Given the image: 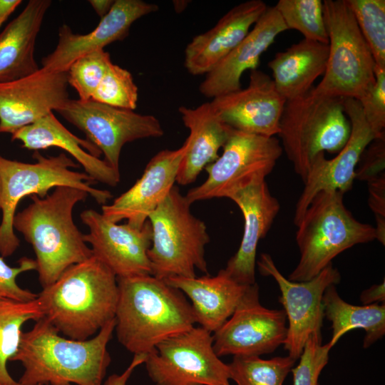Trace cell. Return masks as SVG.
Listing matches in <instances>:
<instances>
[{
	"mask_svg": "<svg viewBox=\"0 0 385 385\" xmlns=\"http://www.w3.org/2000/svg\"><path fill=\"white\" fill-rule=\"evenodd\" d=\"M174 2L175 3H173V4L175 10L178 13L183 11L185 9V8L187 6L188 3V1H175Z\"/></svg>",
	"mask_w": 385,
	"mask_h": 385,
	"instance_id": "45",
	"label": "cell"
},
{
	"mask_svg": "<svg viewBox=\"0 0 385 385\" xmlns=\"http://www.w3.org/2000/svg\"><path fill=\"white\" fill-rule=\"evenodd\" d=\"M80 216L89 230L83 235L84 241L90 244L93 255L117 278L152 275L148 257L152 239L148 220L141 228H135L111 222L93 209L83 211Z\"/></svg>",
	"mask_w": 385,
	"mask_h": 385,
	"instance_id": "16",
	"label": "cell"
},
{
	"mask_svg": "<svg viewBox=\"0 0 385 385\" xmlns=\"http://www.w3.org/2000/svg\"><path fill=\"white\" fill-rule=\"evenodd\" d=\"M117 280L115 332L133 354H148L161 342L195 327L190 302L165 280L151 274Z\"/></svg>",
	"mask_w": 385,
	"mask_h": 385,
	"instance_id": "3",
	"label": "cell"
},
{
	"mask_svg": "<svg viewBox=\"0 0 385 385\" xmlns=\"http://www.w3.org/2000/svg\"><path fill=\"white\" fill-rule=\"evenodd\" d=\"M163 280L190 299L196 323L210 333L220 329L232 315L249 286L237 282L223 269L215 276L176 277Z\"/></svg>",
	"mask_w": 385,
	"mask_h": 385,
	"instance_id": "25",
	"label": "cell"
},
{
	"mask_svg": "<svg viewBox=\"0 0 385 385\" xmlns=\"http://www.w3.org/2000/svg\"><path fill=\"white\" fill-rule=\"evenodd\" d=\"M344 107L351 123L349 138L335 158L327 159L325 153H320L312 161L303 183L304 187L296 202L295 225L320 191H339L344 194L352 188L361 154L374 139L382 135H378L369 125L357 100L344 98Z\"/></svg>",
	"mask_w": 385,
	"mask_h": 385,
	"instance_id": "15",
	"label": "cell"
},
{
	"mask_svg": "<svg viewBox=\"0 0 385 385\" xmlns=\"http://www.w3.org/2000/svg\"><path fill=\"white\" fill-rule=\"evenodd\" d=\"M223 151L205 169L207 178L188 190L185 197L195 202L230 197L240 190L265 180L282 154L275 137H266L232 129Z\"/></svg>",
	"mask_w": 385,
	"mask_h": 385,
	"instance_id": "10",
	"label": "cell"
},
{
	"mask_svg": "<svg viewBox=\"0 0 385 385\" xmlns=\"http://www.w3.org/2000/svg\"><path fill=\"white\" fill-rule=\"evenodd\" d=\"M190 145L188 137L175 150H163L148 163L142 176L111 204L102 205V215L108 220L141 228L150 213L164 200L175 185L180 164Z\"/></svg>",
	"mask_w": 385,
	"mask_h": 385,
	"instance_id": "19",
	"label": "cell"
},
{
	"mask_svg": "<svg viewBox=\"0 0 385 385\" xmlns=\"http://www.w3.org/2000/svg\"><path fill=\"white\" fill-rule=\"evenodd\" d=\"M360 300L363 305L384 303L385 302V282L384 280L379 284H374L369 289L364 290L360 295Z\"/></svg>",
	"mask_w": 385,
	"mask_h": 385,
	"instance_id": "42",
	"label": "cell"
},
{
	"mask_svg": "<svg viewBox=\"0 0 385 385\" xmlns=\"http://www.w3.org/2000/svg\"><path fill=\"white\" fill-rule=\"evenodd\" d=\"M185 195L174 185L148 217L152 230L148 257L153 276L195 277L196 270L209 274L205 247L210 242L205 223L190 211Z\"/></svg>",
	"mask_w": 385,
	"mask_h": 385,
	"instance_id": "8",
	"label": "cell"
},
{
	"mask_svg": "<svg viewBox=\"0 0 385 385\" xmlns=\"http://www.w3.org/2000/svg\"><path fill=\"white\" fill-rule=\"evenodd\" d=\"M41 317L37 299L19 302L0 298V385H20L9 374L7 364L17 351L23 326Z\"/></svg>",
	"mask_w": 385,
	"mask_h": 385,
	"instance_id": "30",
	"label": "cell"
},
{
	"mask_svg": "<svg viewBox=\"0 0 385 385\" xmlns=\"http://www.w3.org/2000/svg\"><path fill=\"white\" fill-rule=\"evenodd\" d=\"M1 178H0V206H1Z\"/></svg>",
	"mask_w": 385,
	"mask_h": 385,
	"instance_id": "46",
	"label": "cell"
},
{
	"mask_svg": "<svg viewBox=\"0 0 385 385\" xmlns=\"http://www.w3.org/2000/svg\"><path fill=\"white\" fill-rule=\"evenodd\" d=\"M146 355V354H134L129 366L121 374H112L109 376L103 385H126L128 379L135 368L144 364Z\"/></svg>",
	"mask_w": 385,
	"mask_h": 385,
	"instance_id": "41",
	"label": "cell"
},
{
	"mask_svg": "<svg viewBox=\"0 0 385 385\" xmlns=\"http://www.w3.org/2000/svg\"><path fill=\"white\" fill-rule=\"evenodd\" d=\"M138 89L128 70L110 64L91 100L113 107L134 111L137 107Z\"/></svg>",
	"mask_w": 385,
	"mask_h": 385,
	"instance_id": "34",
	"label": "cell"
},
{
	"mask_svg": "<svg viewBox=\"0 0 385 385\" xmlns=\"http://www.w3.org/2000/svg\"><path fill=\"white\" fill-rule=\"evenodd\" d=\"M178 112L190 130V145L176 182L186 185L194 183L201 171L219 157L218 151L227 142L232 128L220 119L210 102L194 108L180 106Z\"/></svg>",
	"mask_w": 385,
	"mask_h": 385,
	"instance_id": "27",
	"label": "cell"
},
{
	"mask_svg": "<svg viewBox=\"0 0 385 385\" xmlns=\"http://www.w3.org/2000/svg\"><path fill=\"white\" fill-rule=\"evenodd\" d=\"M50 0H30L0 33V83L29 76L40 68L34 48Z\"/></svg>",
	"mask_w": 385,
	"mask_h": 385,
	"instance_id": "26",
	"label": "cell"
},
{
	"mask_svg": "<svg viewBox=\"0 0 385 385\" xmlns=\"http://www.w3.org/2000/svg\"><path fill=\"white\" fill-rule=\"evenodd\" d=\"M313 87L286 101L277 134L282 150L303 183L314 157L320 153H338L351 133L344 98L319 94Z\"/></svg>",
	"mask_w": 385,
	"mask_h": 385,
	"instance_id": "6",
	"label": "cell"
},
{
	"mask_svg": "<svg viewBox=\"0 0 385 385\" xmlns=\"http://www.w3.org/2000/svg\"><path fill=\"white\" fill-rule=\"evenodd\" d=\"M295 362L288 355L270 359L237 356L227 365L230 380L236 385H283Z\"/></svg>",
	"mask_w": 385,
	"mask_h": 385,
	"instance_id": "31",
	"label": "cell"
},
{
	"mask_svg": "<svg viewBox=\"0 0 385 385\" xmlns=\"http://www.w3.org/2000/svg\"><path fill=\"white\" fill-rule=\"evenodd\" d=\"M274 6L287 30H297L307 40L329 43L322 1L279 0Z\"/></svg>",
	"mask_w": 385,
	"mask_h": 385,
	"instance_id": "32",
	"label": "cell"
},
{
	"mask_svg": "<svg viewBox=\"0 0 385 385\" xmlns=\"http://www.w3.org/2000/svg\"><path fill=\"white\" fill-rule=\"evenodd\" d=\"M256 265L262 275L273 277L278 284L281 292L279 301L287 320L284 349L288 356L297 360L309 337L322 334L323 294L329 286L339 283L340 273L331 263L309 280L293 282L282 275L267 253L260 255Z\"/></svg>",
	"mask_w": 385,
	"mask_h": 385,
	"instance_id": "13",
	"label": "cell"
},
{
	"mask_svg": "<svg viewBox=\"0 0 385 385\" xmlns=\"http://www.w3.org/2000/svg\"><path fill=\"white\" fill-rule=\"evenodd\" d=\"M88 195L78 188L58 186L45 197L31 195L32 202L14 217V230L33 247L42 287L54 282L71 265L93 255L73 218L75 205Z\"/></svg>",
	"mask_w": 385,
	"mask_h": 385,
	"instance_id": "4",
	"label": "cell"
},
{
	"mask_svg": "<svg viewBox=\"0 0 385 385\" xmlns=\"http://www.w3.org/2000/svg\"><path fill=\"white\" fill-rule=\"evenodd\" d=\"M36 299L42 317L61 335L86 340L115 318L117 277L92 255L67 268Z\"/></svg>",
	"mask_w": 385,
	"mask_h": 385,
	"instance_id": "2",
	"label": "cell"
},
{
	"mask_svg": "<svg viewBox=\"0 0 385 385\" xmlns=\"http://www.w3.org/2000/svg\"><path fill=\"white\" fill-rule=\"evenodd\" d=\"M241 210L244 230L240 247L227 261L225 272L237 282L256 283L255 267L257 245L268 233L280 210V204L262 181L253 184L230 197Z\"/></svg>",
	"mask_w": 385,
	"mask_h": 385,
	"instance_id": "22",
	"label": "cell"
},
{
	"mask_svg": "<svg viewBox=\"0 0 385 385\" xmlns=\"http://www.w3.org/2000/svg\"><path fill=\"white\" fill-rule=\"evenodd\" d=\"M344 193L320 191L296 225L299 262L289 274L293 282L317 276L341 252L376 239L375 227L357 220L344 203Z\"/></svg>",
	"mask_w": 385,
	"mask_h": 385,
	"instance_id": "5",
	"label": "cell"
},
{
	"mask_svg": "<svg viewBox=\"0 0 385 385\" xmlns=\"http://www.w3.org/2000/svg\"><path fill=\"white\" fill-rule=\"evenodd\" d=\"M267 7L261 0L242 2L212 29L193 37L185 49L188 72L194 76L210 72L245 38Z\"/></svg>",
	"mask_w": 385,
	"mask_h": 385,
	"instance_id": "23",
	"label": "cell"
},
{
	"mask_svg": "<svg viewBox=\"0 0 385 385\" xmlns=\"http://www.w3.org/2000/svg\"><path fill=\"white\" fill-rule=\"evenodd\" d=\"M324 317L332 324L333 347L346 332L362 329L365 332L363 347L366 349L385 334V303L356 306L339 295L336 285L329 286L322 297Z\"/></svg>",
	"mask_w": 385,
	"mask_h": 385,
	"instance_id": "29",
	"label": "cell"
},
{
	"mask_svg": "<svg viewBox=\"0 0 385 385\" xmlns=\"http://www.w3.org/2000/svg\"><path fill=\"white\" fill-rule=\"evenodd\" d=\"M11 140L20 141L23 148L35 151L51 147L61 148L74 158L96 182L111 187L120 182L119 171L100 159V150L86 139L71 133L53 113L15 131Z\"/></svg>",
	"mask_w": 385,
	"mask_h": 385,
	"instance_id": "24",
	"label": "cell"
},
{
	"mask_svg": "<svg viewBox=\"0 0 385 385\" xmlns=\"http://www.w3.org/2000/svg\"><path fill=\"white\" fill-rule=\"evenodd\" d=\"M34 163L7 159L0 155L1 183L0 222V255H12L20 245L13 227L19 202L26 196L45 197L51 188L68 186L86 191L98 204L106 205L113 197L110 191L92 187L96 181L85 172L71 168L79 166L65 153L44 156L35 151Z\"/></svg>",
	"mask_w": 385,
	"mask_h": 385,
	"instance_id": "7",
	"label": "cell"
},
{
	"mask_svg": "<svg viewBox=\"0 0 385 385\" xmlns=\"http://www.w3.org/2000/svg\"><path fill=\"white\" fill-rule=\"evenodd\" d=\"M36 269L35 260L24 257L19 260L17 267H11L0 255V298L19 302H29L36 299L37 294L21 287L16 282L19 274Z\"/></svg>",
	"mask_w": 385,
	"mask_h": 385,
	"instance_id": "38",
	"label": "cell"
},
{
	"mask_svg": "<svg viewBox=\"0 0 385 385\" xmlns=\"http://www.w3.org/2000/svg\"><path fill=\"white\" fill-rule=\"evenodd\" d=\"M285 102L272 78L255 69L250 71L245 88L214 98L210 103L220 119L231 128L274 137L279 133Z\"/></svg>",
	"mask_w": 385,
	"mask_h": 385,
	"instance_id": "18",
	"label": "cell"
},
{
	"mask_svg": "<svg viewBox=\"0 0 385 385\" xmlns=\"http://www.w3.org/2000/svg\"><path fill=\"white\" fill-rule=\"evenodd\" d=\"M332 348L329 342L322 344V334L311 335L299 358V364L291 370L293 385H319V375L328 363Z\"/></svg>",
	"mask_w": 385,
	"mask_h": 385,
	"instance_id": "36",
	"label": "cell"
},
{
	"mask_svg": "<svg viewBox=\"0 0 385 385\" xmlns=\"http://www.w3.org/2000/svg\"><path fill=\"white\" fill-rule=\"evenodd\" d=\"M368 183L369 205L373 211L376 225V240L385 244V175L384 173L371 178Z\"/></svg>",
	"mask_w": 385,
	"mask_h": 385,
	"instance_id": "40",
	"label": "cell"
},
{
	"mask_svg": "<svg viewBox=\"0 0 385 385\" xmlns=\"http://www.w3.org/2000/svg\"><path fill=\"white\" fill-rule=\"evenodd\" d=\"M58 112L83 132L97 147L107 164L119 171V160L125 144L164 135L160 120L153 115L113 107L91 99H69Z\"/></svg>",
	"mask_w": 385,
	"mask_h": 385,
	"instance_id": "12",
	"label": "cell"
},
{
	"mask_svg": "<svg viewBox=\"0 0 385 385\" xmlns=\"http://www.w3.org/2000/svg\"></svg>",
	"mask_w": 385,
	"mask_h": 385,
	"instance_id": "47",
	"label": "cell"
},
{
	"mask_svg": "<svg viewBox=\"0 0 385 385\" xmlns=\"http://www.w3.org/2000/svg\"><path fill=\"white\" fill-rule=\"evenodd\" d=\"M287 334L284 311L262 306L255 283L248 286L232 315L214 332L213 349L219 357L260 356L283 344Z\"/></svg>",
	"mask_w": 385,
	"mask_h": 385,
	"instance_id": "14",
	"label": "cell"
},
{
	"mask_svg": "<svg viewBox=\"0 0 385 385\" xmlns=\"http://www.w3.org/2000/svg\"><path fill=\"white\" fill-rule=\"evenodd\" d=\"M115 318L95 336L75 340L61 335L44 318L23 332L11 361L21 364L20 385H103L111 361L107 349Z\"/></svg>",
	"mask_w": 385,
	"mask_h": 385,
	"instance_id": "1",
	"label": "cell"
},
{
	"mask_svg": "<svg viewBox=\"0 0 385 385\" xmlns=\"http://www.w3.org/2000/svg\"><path fill=\"white\" fill-rule=\"evenodd\" d=\"M375 81L358 100L369 125L378 135L385 128V67L375 65Z\"/></svg>",
	"mask_w": 385,
	"mask_h": 385,
	"instance_id": "37",
	"label": "cell"
},
{
	"mask_svg": "<svg viewBox=\"0 0 385 385\" xmlns=\"http://www.w3.org/2000/svg\"><path fill=\"white\" fill-rule=\"evenodd\" d=\"M111 63L109 53L103 49L83 55L69 66L68 83L76 90L78 99H91Z\"/></svg>",
	"mask_w": 385,
	"mask_h": 385,
	"instance_id": "35",
	"label": "cell"
},
{
	"mask_svg": "<svg viewBox=\"0 0 385 385\" xmlns=\"http://www.w3.org/2000/svg\"><path fill=\"white\" fill-rule=\"evenodd\" d=\"M21 2V0H0V28Z\"/></svg>",
	"mask_w": 385,
	"mask_h": 385,
	"instance_id": "43",
	"label": "cell"
},
{
	"mask_svg": "<svg viewBox=\"0 0 385 385\" xmlns=\"http://www.w3.org/2000/svg\"><path fill=\"white\" fill-rule=\"evenodd\" d=\"M144 364L155 385H231L228 365L216 354L212 335L200 326L157 344Z\"/></svg>",
	"mask_w": 385,
	"mask_h": 385,
	"instance_id": "11",
	"label": "cell"
},
{
	"mask_svg": "<svg viewBox=\"0 0 385 385\" xmlns=\"http://www.w3.org/2000/svg\"><path fill=\"white\" fill-rule=\"evenodd\" d=\"M88 2L101 19L109 12L114 4L113 0H89Z\"/></svg>",
	"mask_w": 385,
	"mask_h": 385,
	"instance_id": "44",
	"label": "cell"
},
{
	"mask_svg": "<svg viewBox=\"0 0 385 385\" xmlns=\"http://www.w3.org/2000/svg\"><path fill=\"white\" fill-rule=\"evenodd\" d=\"M329 53L323 78L314 91L359 100L375 81V61L346 0L323 1Z\"/></svg>",
	"mask_w": 385,
	"mask_h": 385,
	"instance_id": "9",
	"label": "cell"
},
{
	"mask_svg": "<svg viewBox=\"0 0 385 385\" xmlns=\"http://www.w3.org/2000/svg\"><path fill=\"white\" fill-rule=\"evenodd\" d=\"M158 10L156 4L142 0H115L109 12L88 34H74L68 25L63 24L59 28L55 49L42 58L41 68L66 71L78 58L123 40L135 21Z\"/></svg>",
	"mask_w": 385,
	"mask_h": 385,
	"instance_id": "20",
	"label": "cell"
},
{
	"mask_svg": "<svg viewBox=\"0 0 385 385\" xmlns=\"http://www.w3.org/2000/svg\"><path fill=\"white\" fill-rule=\"evenodd\" d=\"M385 134L374 139L361 154L355 171V179L369 181L384 173Z\"/></svg>",
	"mask_w": 385,
	"mask_h": 385,
	"instance_id": "39",
	"label": "cell"
},
{
	"mask_svg": "<svg viewBox=\"0 0 385 385\" xmlns=\"http://www.w3.org/2000/svg\"><path fill=\"white\" fill-rule=\"evenodd\" d=\"M329 53L328 44L302 39L268 62L278 93L289 101L307 93L314 82L324 75Z\"/></svg>",
	"mask_w": 385,
	"mask_h": 385,
	"instance_id": "28",
	"label": "cell"
},
{
	"mask_svg": "<svg viewBox=\"0 0 385 385\" xmlns=\"http://www.w3.org/2000/svg\"><path fill=\"white\" fill-rule=\"evenodd\" d=\"M375 63L385 67V1L346 0Z\"/></svg>",
	"mask_w": 385,
	"mask_h": 385,
	"instance_id": "33",
	"label": "cell"
},
{
	"mask_svg": "<svg viewBox=\"0 0 385 385\" xmlns=\"http://www.w3.org/2000/svg\"><path fill=\"white\" fill-rule=\"evenodd\" d=\"M66 71L42 68L24 78L0 83V133H14L70 99Z\"/></svg>",
	"mask_w": 385,
	"mask_h": 385,
	"instance_id": "17",
	"label": "cell"
},
{
	"mask_svg": "<svg viewBox=\"0 0 385 385\" xmlns=\"http://www.w3.org/2000/svg\"><path fill=\"white\" fill-rule=\"evenodd\" d=\"M287 30L274 6H267L245 38L205 74L199 86L201 94L214 98L242 88V73L257 69L260 56Z\"/></svg>",
	"mask_w": 385,
	"mask_h": 385,
	"instance_id": "21",
	"label": "cell"
}]
</instances>
